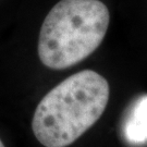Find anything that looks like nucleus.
I'll return each instance as SVG.
<instances>
[{"label": "nucleus", "instance_id": "1", "mask_svg": "<svg viewBox=\"0 0 147 147\" xmlns=\"http://www.w3.org/2000/svg\"><path fill=\"white\" fill-rule=\"evenodd\" d=\"M110 95L108 81L83 70L55 86L37 105L32 129L45 147H67L89 130L105 112Z\"/></svg>", "mask_w": 147, "mask_h": 147}, {"label": "nucleus", "instance_id": "2", "mask_svg": "<svg viewBox=\"0 0 147 147\" xmlns=\"http://www.w3.org/2000/svg\"><path fill=\"white\" fill-rule=\"evenodd\" d=\"M109 22V10L100 0H60L42 22L39 60L53 70L78 64L100 46Z\"/></svg>", "mask_w": 147, "mask_h": 147}, {"label": "nucleus", "instance_id": "3", "mask_svg": "<svg viewBox=\"0 0 147 147\" xmlns=\"http://www.w3.org/2000/svg\"><path fill=\"white\" fill-rule=\"evenodd\" d=\"M126 138L132 143L147 141V96L137 101L125 124Z\"/></svg>", "mask_w": 147, "mask_h": 147}, {"label": "nucleus", "instance_id": "4", "mask_svg": "<svg viewBox=\"0 0 147 147\" xmlns=\"http://www.w3.org/2000/svg\"><path fill=\"white\" fill-rule=\"evenodd\" d=\"M0 147H5V145H3V143H2L1 140H0Z\"/></svg>", "mask_w": 147, "mask_h": 147}]
</instances>
